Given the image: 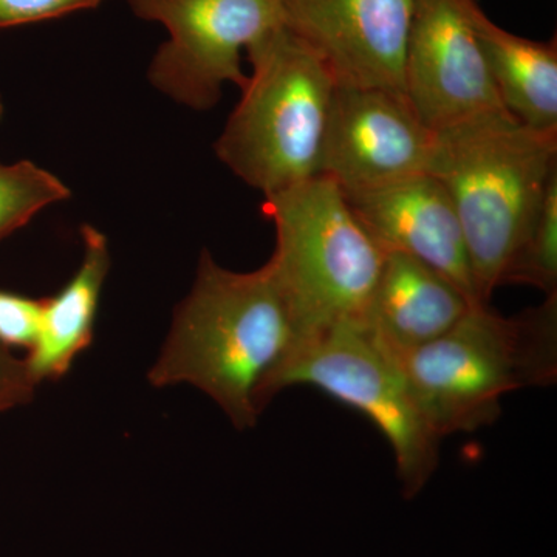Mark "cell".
I'll return each instance as SVG.
<instances>
[{
    "label": "cell",
    "mask_w": 557,
    "mask_h": 557,
    "mask_svg": "<svg viewBox=\"0 0 557 557\" xmlns=\"http://www.w3.org/2000/svg\"><path fill=\"white\" fill-rule=\"evenodd\" d=\"M296 339L295 319L270 262L239 273L203 249L149 383L197 387L245 431L269 405L271 384Z\"/></svg>",
    "instance_id": "6da1fadb"
},
{
    "label": "cell",
    "mask_w": 557,
    "mask_h": 557,
    "mask_svg": "<svg viewBox=\"0 0 557 557\" xmlns=\"http://www.w3.org/2000/svg\"><path fill=\"white\" fill-rule=\"evenodd\" d=\"M429 174L456 208L480 302L490 304L522 248L549 180L557 135L527 129L494 113L435 132Z\"/></svg>",
    "instance_id": "7a4b0ae2"
},
{
    "label": "cell",
    "mask_w": 557,
    "mask_h": 557,
    "mask_svg": "<svg viewBox=\"0 0 557 557\" xmlns=\"http://www.w3.org/2000/svg\"><path fill=\"white\" fill-rule=\"evenodd\" d=\"M395 358L440 438L478 431L509 392L555 383L557 293L516 318L475 304L445 335Z\"/></svg>",
    "instance_id": "3957f363"
},
{
    "label": "cell",
    "mask_w": 557,
    "mask_h": 557,
    "mask_svg": "<svg viewBox=\"0 0 557 557\" xmlns=\"http://www.w3.org/2000/svg\"><path fill=\"white\" fill-rule=\"evenodd\" d=\"M251 75L214 145L249 188L276 196L319 175L336 84L284 25L247 50Z\"/></svg>",
    "instance_id": "277c9868"
},
{
    "label": "cell",
    "mask_w": 557,
    "mask_h": 557,
    "mask_svg": "<svg viewBox=\"0 0 557 557\" xmlns=\"http://www.w3.org/2000/svg\"><path fill=\"white\" fill-rule=\"evenodd\" d=\"M262 211L276 233L269 262L295 319V348L338 325L366 322L386 251L343 190L317 175L265 197Z\"/></svg>",
    "instance_id": "5b68a950"
},
{
    "label": "cell",
    "mask_w": 557,
    "mask_h": 557,
    "mask_svg": "<svg viewBox=\"0 0 557 557\" xmlns=\"http://www.w3.org/2000/svg\"><path fill=\"white\" fill-rule=\"evenodd\" d=\"M293 386L318 388L368 418L394 453L405 497H416L437 471L442 438L418 408L398 359L366 322L338 325L296 347L270 397Z\"/></svg>",
    "instance_id": "8992f818"
},
{
    "label": "cell",
    "mask_w": 557,
    "mask_h": 557,
    "mask_svg": "<svg viewBox=\"0 0 557 557\" xmlns=\"http://www.w3.org/2000/svg\"><path fill=\"white\" fill-rule=\"evenodd\" d=\"M139 20L168 30L153 54L150 84L172 101L205 112L226 83L244 89L242 53L281 27L277 0H126Z\"/></svg>",
    "instance_id": "52a82bcc"
},
{
    "label": "cell",
    "mask_w": 557,
    "mask_h": 557,
    "mask_svg": "<svg viewBox=\"0 0 557 557\" xmlns=\"http://www.w3.org/2000/svg\"><path fill=\"white\" fill-rule=\"evenodd\" d=\"M478 0H416L406 47L405 95L434 132L508 113L502 106L472 7Z\"/></svg>",
    "instance_id": "ba28073f"
},
{
    "label": "cell",
    "mask_w": 557,
    "mask_h": 557,
    "mask_svg": "<svg viewBox=\"0 0 557 557\" xmlns=\"http://www.w3.org/2000/svg\"><path fill=\"white\" fill-rule=\"evenodd\" d=\"M435 137L405 94L336 87L319 175L344 194H357L424 174Z\"/></svg>",
    "instance_id": "9c48e42d"
},
{
    "label": "cell",
    "mask_w": 557,
    "mask_h": 557,
    "mask_svg": "<svg viewBox=\"0 0 557 557\" xmlns=\"http://www.w3.org/2000/svg\"><path fill=\"white\" fill-rule=\"evenodd\" d=\"M282 25L302 40L336 87L405 94L416 0H277Z\"/></svg>",
    "instance_id": "30bf717a"
},
{
    "label": "cell",
    "mask_w": 557,
    "mask_h": 557,
    "mask_svg": "<svg viewBox=\"0 0 557 557\" xmlns=\"http://www.w3.org/2000/svg\"><path fill=\"white\" fill-rule=\"evenodd\" d=\"M344 196L384 251L426 263L480 302L460 220L448 190L434 175L424 172Z\"/></svg>",
    "instance_id": "8fae6325"
},
{
    "label": "cell",
    "mask_w": 557,
    "mask_h": 557,
    "mask_svg": "<svg viewBox=\"0 0 557 557\" xmlns=\"http://www.w3.org/2000/svg\"><path fill=\"white\" fill-rule=\"evenodd\" d=\"M445 274L420 260L386 252L366 325L394 357L449 332L475 306Z\"/></svg>",
    "instance_id": "7c38bea8"
},
{
    "label": "cell",
    "mask_w": 557,
    "mask_h": 557,
    "mask_svg": "<svg viewBox=\"0 0 557 557\" xmlns=\"http://www.w3.org/2000/svg\"><path fill=\"white\" fill-rule=\"evenodd\" d=\"M83 259L67 284L50 298L42 299L38 336L25 369L32 383L58 381L94 343L95 324L102 288L110 270L108 236L94 225L81 228Z\"/></svg>",
    "instance_id": "4fadbf2b"
},
{
    "label": "cell",
    "mask_w": 557,
    "mask_h": 557,
    "mask_svg": "<svg viewBox=\"0 0 557 557\" xmlns=\"http://www.w3.org/2000/svg\"><path fill=\"white\" fill-rule=\"evenodd\" d=\"M472 22L502 106L519 124L557 135V40L539 42L498 27L479 2Z\"/></svg>",
    "instance_id": "5bb4252c"
},
{
    "label": "cell",
    "mask_w": 557,
    "mask_h": 557,
    "mask_svg": "<svg viewBox=\"0 0 557 557\" xmlns=\"http://www.w3.org/2000/svg\"><path fill=\"white\" fill-rule=\"evenodd\" d=\"M70 196L69 186L60 177L30 160L0 163V242Z\"/></svg>",
    "instance_id": "9a60e30c"
},
{
    "label": "cell",
    "mask_w": 557,
    "mask_h": 557,
    "mask_svg": "<svg viewBox=\"0 0 557 557\" xmlns=\"http://www.w3.org/2000/svg\"><path fill=\"white\" fill-rule=\"evenodd\" d=\"M505 284H523L557 293V172L549 180L541 208L522 248L509 267Z\"/></svg>",
    "instance_id": "2e32d148"
},
{
    "label": "cell",
    "mask_w": 557,
    "mask_h": 557,
    "mask_svg": "<svg viewBox=\"0 0 557 557\" xmlns=\"http://www.w3.org/2000/svg\"><path fill=\"white\" fill-rule=\"evenodd\" d=\"M42 299L0 289V346L30 350L38 336Z\"/></svg>",
    "instance_id": "e0dca14e"
},
{
    "label": "cell",
    "mask_w": 557,
    "mask_h": 557,
    "mask_svg": "<svg viewBox=\"0 0 557 557\" xmlns=\"http://www.w3.org/2000/svg\"><path fill=\"white\" fill-rule=\"evenodd\" d=\"M106 0H0V30L38 24L78 11L94 10Z\"/></svg>",
    "instance_id": "ac0fdd59"
},
{
    "label": "cell",
    "mask_w": 557,
    "mask_h": 557,
    "mask_svg": "<svg viewBox=\"0 0 557 557\" xmlns=\"http://www.w3.org/2000/svg\"><path fill=\"white\" fill-rule=\"evenodd\" d=\"M35 388L25 369L24 359H17L10 350L0 346V413L27 405Z\"/></svg>",
    "instance_id": "d6986e66"
},
{
    "label": "cell",
    "mask_w": 557,
    "mask_h": 557,
    "mask_svg": "<svg viewBox=\"0 0 557 557\" xmlns=\"http://www.w3.org/2000/svg\"><path fill=\"white\" fill-rule=\"evenodd\" d=\"M3 113H5V106H3L2 97H0V121L3 119Z\"/></svg>",
    "instance_id": "ffe728a7"
}]
</instances>
